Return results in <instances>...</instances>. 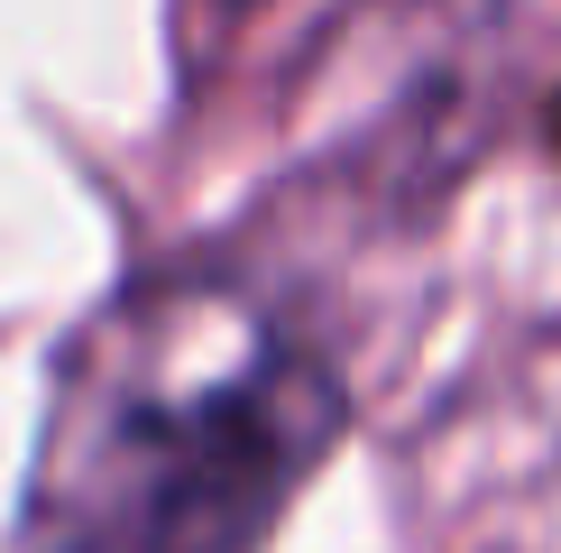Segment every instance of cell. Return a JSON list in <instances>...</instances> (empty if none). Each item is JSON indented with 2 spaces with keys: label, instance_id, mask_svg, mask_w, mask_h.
<instances>
[{
  "label": "cell",
  "instance_id": "cell-1",
  "mask_svg": "<svg viewBox=\"0 0 561 553\" xmlns=\"http://www.w3.org/2000/svg\"><path fill=\"white\" fill-rule=\"evenodd\" d=\"M332 433L341 379L259 286L148 276L56 360L28 553H259Z\"/></svg>",
  "mask_w": 561,
  "mask_h": 553
}]
</instances>
